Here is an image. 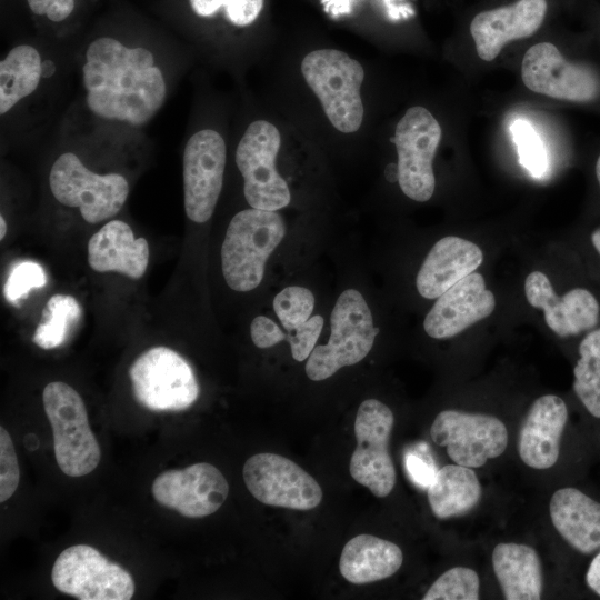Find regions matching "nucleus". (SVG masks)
<instances>
[{
    "mask_svg": "<svg viewBox=\"0 0 600 600\" xmlns=\"http://www.w3.org/2000/svg\"><path fill=\"white\" fill-rule=\"evenodd\" d=\"M86 58V101L96 116L142 126L162 107L166 82L148 49L127 48L113 38L102 37L90 43Z\"/></svg>",
    "mask_w": 600,
    "mask_h": 600,
    "instance_id": "f257e3e1",
    "label": "nucleus"
},
{
    "mask_svg": "<svg viewBox=\"0 0 600 600\" xmlns=\"http://www.w3.org/2000/svg\"><path fill=\"white\" fill-rule=\"evenodd\" d=\"M286 233L279 213L246 209L230 221L221 247V267L227 284L234 291L256 289L263 279L266 262Z\"/></svg>",
    "mask_w": 600,
    "mask_h": 600,
    "instance_id": "f03ea898",
    "label": "nucleus"
},
{
    "mask_svg": "<svg viewBox=\"0 0 600 600\" xmlns=\"http://www.w3.org/2000/svg\"><path fill=\"white\" fill-rule=\"evenodd\" d=\"M301 72L331 124L343 133L356 132L363 120L362 66L343 51L319 49L303 58Z\"/></svg>",
    "mask_w": 600,
    "mask_h": 600,
    "instance_id": "7ed1b4c3",
    "label": "nucleus"
},
{
    "mask_svg": "<svg viewBox=\"0 0 600 600\" xmlns=\"http://www.w3.org/2000/svg\"><path fill=\"white\" fill-rule=\"evenodd\" d=\"M330 327L328 343L314 347L307 359L306 373L313 381L326 380L339 369L360 362L379 332L364 298L354 289L343 291L337 299Z\"/></svg>",
    "mask_w": 600,
    "mask_h": 600,
    "instance_id": "20e7f679",
    "label": "nucleus"
},
{
    "mask_svg": "<svg viewBox=\"0 0 600 600\" xmlns=\"http://www.w3.org/2000/svg\"><path fill=\"white\" fill-rule=\"evenodd\" d=\"M46 414L52 427L57 463L69 477L92 472L101 459L80 394L62 381L48 383L42 392Z\"/></svg>",
    "mask_w": 600,
    "mask_h": 600,
    "instance_id": "39448f33",
    "label": "nucleus"
},
{
    "mask_svg": "<svg viewBox=\"0 0 600 600\" xmlns=\"http://www.w3.org/2000/svg\"><path fill=\"white\" fill-rule=\"evenodd\" d=\"M49 184L58 202L79 208L83 220L89 223L116 216L129 194V184L123 176L92 172L72 152L62 153L56 159Z\"/></svg>",
    "mask_w": 600,
    "mask_h": 600,
    "instance_id": "423d86ee",
    "label": "nucleus"
},
{
    "mask_svg": "<svg viewBox=\"0 0 600 600\" xmlns=\"http://www.w3.org/2000/svg\"><path fill=\"white\" fill-rule=\"evenodd\" d=\"M129 377L137 401L151 411H182L199 396L191 366L167 347H153L140 354Z\"/></svg>",
    "mask_w": 600,
    "mask_h": 600,
    "instance_id": "0eeeda50",
    "label": "nucleus"
},
{
    "mask_svg": "<svg viewBox=\"0 0 600 600\" xmlns=\"http://www.w3.org/2000/svg\"><path fill=\"white\" fill-rule=\"evenodd\" d=\"M280 144L278 128L267 120L251 122L239 141L236 163L251 208L277 211L290 203L288 183L276 168Z\"/></svg>",
    "mask_w": 600,
    "mask_h": 600,
    "instance_id": "6e6552de",
    "label": "nucleus"
},
{
    "mask_svg": "<svg viewBox=\"0 0 600 600\" xmlns=\"http://www.w3.org/2000/svg\"><path fill=\"white\" fill-rule=\"evenodd\" d=\"M51 580L57 590L80 600H129L132 576L88 544L64 549L56 559Z\"/></svg>",
    "mask_w": 600,
    "mask_h": 600,
    "instance_id": "1a4fd4ad",
    "label": "nucleus"
},
{
    "mask_svg": "<svg viewBox=\"0 0 600 600\" xmlns=\"http://www.w3.org/2000/svg\"><path fill=\"white\" fill-rule=\"evenodd\" d=\"M394 417L377 399L364 400L354 421L357 448L350 459V474L376 497L384 498L396 484V469L389 452Z\"/></svg>",
    "mask_w": 600,
    "mask_h": 600,
    "instance_id": "9d476101",
    "label": "nucleus"
},
{
    "mask_svg": "<svg viewBox=\"0 0 600 600\" xmlns=\"http://www.w3.org/2000/svg\"><path fill=\"white\" fill-rule=\"evenodd\" d=\"M440 139L439 122L423 107L408 109L396 127L398 182L402 192L414 201H428L433 194L432 161Z\"/></svg>",
    "mask_w": 600,
    "mask_h": 600,
    "instance_id": "9b49d317",
    "label": "nucleus"
},
{
    "mask_svg": "<svg viewBox=\"0 0 600 600\" xmlns=\"http://www.w3.org/2000/svg\"><path fill=\"white\" fill-rule=\"evenodd\" d=\"M432 440L447 448L457 464L479 468L489 459L501 456L508 446V431L497 417L443 410L430 429Z\"/></svg>",
    "mask_w": 600,
    "mask_h": 600,
    "instance_id": "f8f14e48",
    "label": "nucleus"
},
{
    "mask_svg": "<svg viewBox=\"0 0 600 600\" xmlns=\"http://www.w3.org/2000/svg\"><path fill=\"white\" fill-rule=\"evenodd\" d=\"M243 480L261 503L293 510H311L322 500L314 478L292 460L277 453L251 456L243 466Z\"/></svg>",
    "mask_w": 600,
    "mask_h": 600,
    "instance_id": "ddd939ff",
    "label": "nucleus"
},
{
    "mask_svg": "<svg viewBox=\"0 0 600 600\" xmlns=\"http://www.w3.org/2000/svg\"><path fill=\"white\" fill-rule=\"evenodd\" d=\"M226 143L212 129L196 132L183 152V192L187 217L197 223L208 221L218 202L226 167Z\"/></svg>",
    "mask_w": 600,
    "mask_h": 600,
    "instance_id": "4468645a",
    "label": "nucleus"
},
{
    "mask_svg": "<svg viewBox=\"0 0 600 600\" xmlns=\"http://www.w3.org/2000/svg\"><path fill=\"white\" fill-rule=\"evenodd\" d=\"M521 77L529 90L554 99L588 102L600 93L596 72L584 64L567 61L550 42L528 49L522 59Z\"/></svg>",
    "mask_w": 600,
    "mask_h": 600,
    "instance_id": "2eb2a0df",
    "label": "nucleus"
},
{
    "mask_svg": "<svg viewBox=\"0 0 600 600\" xmlns=\"http://www.w3.org/2000/svg\"><path fill=\"white\" fill-rule=\"evenodd\" d=\"M229 484L219 469L198 462L160 473L152 483L154 500L187 518L214 513L226 501Z\"/></svg>",
    "mask_w": 600,
    "mask_h": 600,
    "instance_id": "dca6fc26",
    "label": "nucleus"
},
{
    "mask_svg": "<svg viewBox=\"0 0 600 600\" xmlns=\"http://www.w3.org/2000/svg\"><path fill=\"white\" fill-rule=\"evenodd\" d=\"M524 293L532 307L543 310L547 326L560 337L590 331L599 323V301L586 288H573L560 297L543 272L533 271L526 278Z\"/></svg>",
    "mask_w": 600,
    "mask_h": 600,
    "instance_id": "f3484780",
    "label": "nucleus"
},
{
    "mask_svg": "<svg viewBox=\"0 0 600 600\" xmlns=\"http://www.w3.org/2000/svg\"><path fill=\"white\" fill-rule=\"evenodd\" d=\"M494 308L496 298L486 288L484 278L472 272L438 297L423 328L431 338H451L490 316Z\"/></svg>",
    "mask_w": 600,
    "mask_h": 600,
    "instance_id": "a211bd4d",
    "label": "nucleus"
},
{
    "mask_svg": "<svg viewBox=\"0 0 600 600\" xmlns=\"http://www.w3.org/2000/svg\"><path fill=\"white\" fill-rule=\"evenodd\" d=\"M546 11V0H518L478 13L471 21L470 33L479 58L492 61L508 42L532 36L542 24Z\"/></svg>",
    "mask_w": 600,
    "mask_h": 600,
    "instance_id": "6ab92c4d",
    "label": "nucleus"
},
{
    "mask_svg": "<svg viewBox=\"0 0 600 600\" xmlns=\"http://www.w3.org/2000/svg\"><path fill=\"white\" fill-rule=\"evenodd\" d=\"M567 420L568 408L560 397L546 394L538 398L519 432L518 450L523 463L538 470L554 466Z\"/></svg>",
    "mask_w": 600,
    "mask_h": 600,
    "instance_id": "aec40b11",
    "label": "nucleus"
},
{
    "mask_svg": "<svg viewBox=\"0 0 600 600\" xmlns=\"http://www.w3.org/2000/svg\"><path fill=\"white\" fill-rule=\"evenodd\" d=\"M483 254L476 243L454 236L438 240L427 254L416 278L418 292L436 299L476 271Z\"/></svg>",
    "mask_w": 600,
    "mask_h": 600,
    "instance_id": "412c9836",
    "label": "nucleus"
},
{
    "mask_svg": "<svg viewBox=\"0 0 600 600\" xmlns=\"http://www.w3.org/2000/svg\"><path fill=\"white\" fill-rule=\"evenodd\" d=\"M148 261L147 240L136 239L130 226L121 220L107 222L88 242V262L98 272L116 271L140 279Z\"/></svg>",
    "mask_w": 600,
    "mask_h": 600,
    "instance_id": "4be33fe9",
    "label": "nucleus"
},
{
    "mask_svg": "<svg viewBox=\"0 0 600 600\" xmlns=\"http://www.w3.org/2000/svg\"><path fill=\"white\" fill-rule=\"evenodd\" d=\"M558 533L574 550L590 554L600 549V502L577 488L558 489L549 503Z\"/></svg>",
    "mask_w": 600,
    "mask_h": 600,
    "instance_id": "5701e85b",
    "label": "nucleus"
},
{
    "mask_svg": "<svg viewBox=\"0 0 600 600\" xmlns=\"http://www.w3.org/2000/svg\"><path fill=\"white\" fill-rule=\"evenodd\" d=\"M403 554L393 542L362 533L350 539L342 549L339 570L353 584H366L393 576Z\"/></svg>",
    "mask_w": 600,
    "mask_h": 600,
    "instance_id": "b1692460",
    "label": "nucleus"
},
{
    "mask_svg": "<svg viewBox=\"0 0 600 600\" xmlns=\"http://www.w3.org/2000/svg\"><path fill=\"white\" fill-rule=\"evenodd\" d=\"M492 566L504 599L541 598V562L533 548L514 542L499 543L492 552Z\"/></svg>",
    "mask_w": 600,
    "mask_h": 600,
    "instance_id": "393cba45",
    "label": "nucleus"
},
{
    "mask_svg": "<svg viewBox=\"0 0 600 600\" xmlns=\"http://www.w3.org/2000/svg\"><path fill=\"white\" fill-rule=\"evenodd\" d=\"M432 513L439 519L462 516L481 498V486L472 468L447 464L438 469L427 489Z\"/></svg>",
    "mask_w": 600,
    "mask_h": 600,
    "instance_id": "a878e982",
    "label": "nucleus"
},
{
    "mask_svg": "<svg viewBox=\"0 0 600 600\" xmlns=\"http://www.w3.org/2000/svg\"><path fill=\"white\" fill-rule=\"evenodd\" d=\"M42 61L36 48L27 44L12 48L0 62V113H7L38 87Z\"/></svg>",
    "mask_w": 600,
    "mask_h": 600,
    "instance_id": "bb28decb",
    "label": "nucleus"
},
{
    "mask_svg": "<svg viewBox=\"0 0 600 600\" xmlns=\"http://www.w3.org/2000/svg\"><path fill=\"white\" fill-rule=\"evenodd\" d=\"M578 352L573 390L587 411L600 419V327L587 332Z\"/></svg>",
    "mask_w": 600,
    "mask_h": 600,
    "instance_id": "cd10ccee",
    "label": "nucleus"
},
{
    "mask_svg": "<svg viewBox=\"0 0 600 600\" xmlns=\"http://www.w3.org/2000/svg\"><path fill=\"white\" fill-rule=\"evenodd\" d=\"M82 314L78 300L69 294H53L43 308L32 341L41 349L60 347Z\"/></svg>",
    "mask_w": 600,
    "mask_h": 600,
    "instance_id": "c85d7f7f",
    "label": "nucleus"
},
{
    "mask_svg": "<svg viewBox=\"0 0 600 600\" xmlns=\"http://www.w3.org/2000/svg\"><path fill=\"white\" fill-rule=\"evenodd\" d=\"M313 308L314 297L309 289L303 287H287L274 297L273 310L287 331L288 342L294 332L307 323Z\"/></svg>",
    "mask_w": 600,
    "mask_h": 600,
    "instance_id": "c756f323",
    "label": "nucleus"
},
{
    "mask_svg": "<svg viewBox=\"0 0 600 600\" xmlns=\"http://www.w3.org/2000/svg\"><path fill=\"white\" fill-rule=\"evenodd\" d=\"M510 131L521 166L536 178L548 174L550 168L548 150L533 126L524 119H517L511 124Z\"/></svg>",
    "mask_w": 600,
    "mask_h": 600,
    "instance_id": "7c9ffc66",
    "label": "nucleus"
},
{
    "mask_svg": "<svg viewBox=\"0 0 600 600\" xmlns=\"http://www.w3.org/2000/svg\"><path fill=\"white\" fill-rule=\"evenodd\" d=\"M480 581L477 572L454 567L441 574L422 597L423 600H478Z\"/></svg>",
    "mask_w": 600,
    "mask_h": 600,
    "instance_id": "2f4dec72",
    "label": "nucleus"
},
{
    "mask_svg": "<svg viewBox=\"0 0 600 600\" xmlns=\"http://www.w3.org/2000/svg\"><path fill=\"white\" fill-rule=\"evenodd\" d=\"M196 14L211 17L220 9L226 18L237 27H247L259 17L263 0H189Z\"/></svg>",
    "mask_w": 600,
    "mask_h": 600,
    "instance_id": "473e14b6",
    "label": "nucleus"
},
{
    "mask_svg": "<svg viewBox=\"0 0 600 600\" xmlns=\"http://www.w3.org/2000/svg\"><path fill=\"white\" fill-rule=\"evenodd\" d=\"M47 283L43 268L33 261H22L14 264L9 272L3 294L8 302L19 306L32 289L42 288Z\"/></svg>",
    "mask_w": 600,
    "mask_h": 600,
    "instance_id": "72a5a7b5",
    "label": "nucleus"
},
{
    "mask_svg": "<svg viewBox=\"0 0 600 600\" xmlns=\"http://www.w3.org/2000/svg\"><path fill=\"white\" fill-rule=\"evenodd\" d=\"M20 480L17 453L8 431L0 428V501L4 502L16 492Z\"/></svg>",
    "mask_w": 600,
    "mask_h": 600,
    "instance_id": "f704fd0d",
    "label": "nucleus"
},
{
    "mask_svg": "<svg viewBox=\"0 0 600 600\" xmlns=\"http://www.w3.org/2000/svg\"><path fill=\"white\" fill-rule=\"evenodd\" d=\"M323 318L321 316L310 317L307 323L296 331L289 341L291 354L296 361H304L316 347L317 340L322 331Z\"/></svg>",
    "mask_w": 600,
    "mask_h": 600,
    "instance_id": "c9c22d12",
    "label": "nucleus"
},
{
    "mask_svg": "<svg viewBox=\"0 0 600 600\" xmlns=\"http://www.w3.org/2000/svg\"><path fill=\"white\" fill-rule=\"evenodd\" d=\"M404 461L412 482L421 489H428L438 471L431 458L420 452H409Z\"/></svg>",
    "mask_w": 600,
    "mask_h": 600,
    "instance_id": "e433bc0d",
    "label": "nucleus"
},
{
    "mask_svg": "<svg viewBox=\"0 0 600 600\" xmlns=\"http://www.w3.org/2000/svg\"><path fill=\"white\" fill-rule=\"evenodd\" d=\"M251 340L256 347L266 349L286 340V333L271 319L256 317L250 327Z\"/></svg>",
    "mask_w": 600,
    "mask_h": 600,
    "instance_id": "4c0bfd02",
    "label": "nucleus"
},
{
    "mask_svg": "<svg viewBox=\"0 0 600 600\" xmlns=\"http://www.w3.org/2000/svg\"><path fill=\"white\" fill-rule=\"evenodd\" d=\"M36 14H46L54 22L67 19L74 9V0H27Z\"/></svg>",
    "mask_w": 600,
    "mask_h": 600,
    "instance_id": "58836bf2",
    "label": "nucleus"
},
{
    "mask_svg": "<svg viewBox=\"0 0 600 600\" xmlns=\"http://www.w3.org/2000/svg\"><path fill=\"white\" fill-rule=\"evenodd\" d=\"M587 586L600 597V549L594 558L591 560L587 573H586Z\"/></svg>",
    "mask_w": 600,
    "mask_h": 600,
    "instance_id": "ea45409f",
    "label": "nucleus"
},
{
    "mask_svg": "<svg viewBox=\"0 0 600 600\" xmlns=\"http://www.w3.org/2000/svg\"><path fill=\"white\" fill-rule=\"evenodd\" d=\"M42 77L49 78L56 71V66L51 60H44L41 66Z\"/></svg>",
    "mask_w": 600,
    "mask_h": 600,
    "instance_id": "a19ab883",
    "label": "nucleus"
},
{
    "mask_svg": "<svg viewBox=\"0 0 600 600\" xmlns=\"http://www.w3.org/2000/svg\"><path fill=\"white\" fill-rule=\"evenodd\" d=\"M590 239L594 250L600 256V227L591 232Z\"/></svg>",
    "mask_w": 600,
    "mask_h": 600,
    "instance_id": "79ce46f5",
    "label": "nucleus"
},
{
    "mask_svg": "<svg viewBox=\"0 0 600 600\" xmlns=\"http://www.w3.org/2000/svg\"><path fill=\"white\" fill-rule=\"evenodd\" d=\"M7 233V223L4 218L0 217V239L2 240Z\"/></svg>",
    "mask_w": 600,
    "mask_h": 600,
    "instance_id": "37998d69",
    "label": "nucleus"
},
{
    "mask_svg": "<svg viewBox=\"0 0 600 600\" xmlns=\"http://www.w3.org/2000/svg\"><path fill=\"white\" fill-rule=\"evenodd\" d=\"M596 177L600 186V156L596 162Z\"/></svg>",
    "mask_w": 600,
    "mask_h": 600,
    "instance_id": "c03bdc74",
    "label": "nucleus"
}]
</instances>
